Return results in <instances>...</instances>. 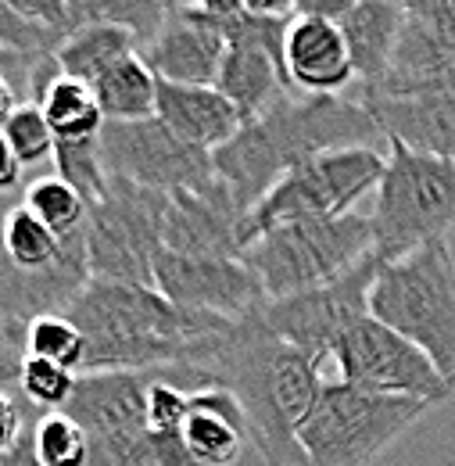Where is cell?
Instances as JSON below:
<instances>
[{"instance_id": "obj_1", "label": "cell", "mask_w": 455, "mask_h": 466, "mask_svg": "<svg viewBox=\"0 0 455 466\" xmlns=\"http://www.w3.org/2000/svg\"><path fill=\"white\" fill-rule=\"evenodd\" d=\"M86 349L79 373H147L197 366L223 345L233 319L172 305L155 288L90 280L65 309Z\"/></svg>"}, {"instance_id": "obj_2", "label": "cell", "mask_w": 455, "mask_h": 466, "mask_svg": "<svg viewBox=\"0 0 455 466\" xmlns=\"http://www.w3.org/2000/svg\"><path fill=\"white\" fill-rule=\"evenodd\" d=\"M212 388L237 399L248 420L251 449L266 466H305L298 427L312 409L323 370L305 351L273 338L258 323V309L233 323L223 345L194 366Z\"/></svg>"}, {"instance_id": "obj_3", "label": "cell", "mask_w": 455, "mask_h": 466, "mask_svg": "<svg viewBox=\"0 0 455 466\" xmlns=\"http://www.w3.org/2000/svg\"><path fill=\"white\" fill-rule=\"evenodd\" d=\"M373 140L384 137L359 101L287 94L269 112L237 129V137L212 155V169L248 216L305 158L341 147H373Z\"/></svg>"}, {"instance_id": "obj_4", "label": "cell", "mask_w": 455, "mask_h": 466, "mask_svg": "<svg viewBox=\"0 0 455 466\" xmlns=\"http://www.w3.org/2000/svg\"><path fill=\"white\" fill-rule=\"evenodd\" d=\"M369 316L412 341L455 384V258L449 240L380 262L369 288Z\"/></svg>"}, {"instance_id": "obj_5", "label": "cell", "mask_w": 455, "mask_h": 466, "mask_svg": "<svg viewBox=\"0 0 455 466\" xmlns=\"http://www.w3.org/2000/svg\"><path fill=\"white\" fill-rule=\"evenodd\" d=\"M369 230L380 262L449 240L455 230V162L388 144V166L373 190Z\"/></svg>"}, {"instance_id": "obj_6", "label": "cell", "mask_w": 455, "mask_h": 466, "mask_svg": "<svg viewBox=\"0 0 455 466\" xmlns=\"http://www.w3.org/2000/svg\"><path fill=\"white\" fill-rule=\"evenodd\" d=\"M427 402L373 395L344 380H323L298 427L305 466H369L388 445L427 416Z\"/></svg>"}, {"instance_id": "obj_7", "label": "cell", "mask_w": 455, "mask_h": 466, "mask_svg": "<svg viewBox=\"0 0 455 466\" xmlns=\"http://www.w3.org/2000/svg\"><path fill=\"white\" fill-rule=\"evenodd\" d=\"M369 255H377L369 216L348 212L338 219L277 227L255 237L240 258L258 277L266 298H290L341 280L344 273L362 266Z\"/></svg>"}, {"instance_id": "obj_8", "label": "cell", "mask_w": 455, "mask_h": 466, "mask_svg": "<svg viewBox=\"0 0 455 466\" xmlns=\"http://www.w3.org/2000/svg\"><path fill=\"white\" fill-rule=\"evenodd\" d=\"M384 166H388V155H380L377 147H341V151H323L305 158L244 216V227H240L244 248L255 237L287 223L338 219L355 212V205L377 190Z\"/></svg>"}, {"instance_id": "obj_9", "label": "cell", "mask_w": 455, "mask_h": 466, "mask_svg": "<svg viewBox=\"0 0 455 466\" xmlns=\"http://www.w3.org/2000/svg\"><path fill=\"white\" fill-rule=\"evenodd\" d=\"M169 194L108 176V190L86 212L90 280L155 288V258L162 251V219Z\"/></svg>"}, {"instance_id": "obj_10", "label": "cell", "mask_w": 455, "mask_h": 466, "mask_svg": "<svg viewBox=\"0 0 455 466\" xmlns=\"http://www.w3.org/2000/svg\"><path fill=\"white\" fill-rule=\"evenodd\" d=\"M377 273H380V258L369 255L362 266L344 273L341 280L290 298H266L258 305V323L273 338L316 359L323 380H334V349L359 319L369 316V288Z\"/></svg>"}, {"instance_id": "obj_11", "label": "cell", "mask_w": 455, "mask_h": 466, "mask_svg": "<svg viewBox=\"0 0 455 466\" xmlns=\"http://www.w3.org/2000/svg\"><path fill=\"white\" fill-rule=\"evenodd\" d=\"M334 380L373 395L420 399L427 406H441L455 395V384L391 327L373 316L359 319L334 349Z\"/></svg>"}, {"instance_id": "obj_12", "label": "cell", "mask_w": 455, "mask_h": 466, "mask_svg": "<svg viewBox=\"0 0 455 466\" xmlns=\"http://www.w3.org/2000/svg\"><path fill=\"white\" fill-rule=\"evenodd\" d=\"M101 158H105L108 176L129 179L158 194L187 190L216 176L212 155L187 147L155 116L140 118V122H105Z\"/></svg>"}, {"instance_id": "obj_13", "label": "cell", "mask_w": 455, "mask_h": 466, "mask_svg": "<svg viewBox=\"0 0 455 466\" xmlns=\"http://www.w3.org/2000/svg\"><path fill=\"white\" fill-rule=\"evenodd\" d=\"M227 25V58L219 68L216 90L233 101V108L248 118L269 112L280 97L294 94L284 65L287 18L266 15H237Z\"/></svg>"}, {"instance_id": "obj_14", "label": "cell", "mask_w": 455, "mask_h": 466, "mask_svg": "<svg viewBox=\"0 0 455 466\" xmlns=\"http://www.w3.org/2000/svg\"><path fill=\"white\" fill-rule=\"evenodd\" d=\"M155 291L179 309L212 312L233 323H240L266 301L258 277L244 266V258H201L176 255L166 248L155 258Z\"/></svg>"}, {"instance_id": "obj_15", "label": "cell", "mask_w": 455, "mask_h": 466, "mask_svg": "<svg viewBox=\"0 0 455 466\" xmlns=\"http://www.w3.org/2000/svg\"><path fill=\"white\" fill-rule=\"evenodd\" d=\"M244 212L237 208L233 194L219 176L172 190L162 219V248L176 255H201V258H240L244 255Z\"/></svg>"}, {"instance_id": "obj_16", "label": "cell", "mask_w": 455, "mask_h": 466, "mask_svg": "<svg viewBox=\"0 0 455 466\" xmlns=\"http://www.w3.org/2000/svg\"><path fill=\"white\" fill-rule=\"evenodd\" d=\"M140 55L166 83L216 86L227 58V25L187 4L162 22V29L140 47Z\"/></svg>"}, {"instance_id": "obj_17", "label": "cell", "mask_w": 455, "mask_h": 466, "mask_svg": "<svg viewBox=\"0 0 455 466\" xmlns=\"http://www.w3.org/2000/svg\"><path fill=\"white\" fill-rule=\"evenodd\" d=\"M359 105L373 116L388 144H401L416 155L455 162V83L423 94H359Z\"/></svg>"}, {"instance_id": "obj_18", "label": "cell", "mask_w": 455, "mask_h": 466, "mask_svg": "<svg viewBox=\"0 0 455 466\" xmlns=\"http://www.w3.org/2000/svg\"><path fill=\"white\" fill-rule=\"evenodd\" d=\"M284 65L294 94H305V97H316V94L341 97V90L355 79L341 25L319 22V18H298V15L287 18Z\"/></svg>"}, {"instance_id": "obj_19", "label": "cell", "mask_w": 455, "mask_h": 466, "mask_svg": "<svg viewBox=\"0 0 455 466\" xmlns=\"http://www.w3.org/2000/svg\"><path fill=\"white\" fill-rule=\"evenodd\" d=\"M155 118L187 147H197L205 155H216L244 126V116L233 108L229 97H223V90L183 86V83H166V79H158Z\"/></svg>"}, {"instance_id": "obj_20", "label": "cell", "mask_w": 455, "mask_h": 466, "mask_svg": "<svg viewBox=\"0 0 455 466\" xmlns=\"http://www.w3.org/2000/svg\"><path fill=\"white\" fill-rule=\"evenodd\" d=\"M248 420L237 399L223 388L190 391V406L183 420V449L190 466H237L248 452Z\"/></svg>"}, {"instance_id": "obj_21", "label": "cell", "mask_w": 455, "mask_h": 466, "mask_svg": "<svg viewBox=\"0 0 455 466\" xmlns=\"http://www.w3.org/2000/svg\"><path fill=\"white\" fill-rule=\"evenodd\" d=\"M401 22L405 15L399 0H355V7L341 18L344 47L355 68V79L362 86H373L388 76Z\"/></svg>"}, {"instance_id": "obj_22", "label": "cell", "mask_w": 455, "mask_h": 466, "mask_svg": "<svg viewBox=\"0 0 455 466\" xmlns=\"http://www.w3.org/2000/svg\"><path fill=\"white\" fill-rule=\"evenodd\" d=\"M97 105L105 112V122H140L155 116L158 105V76L144 61L140 51L108 65L94 83Z\"/></svg>"}, {"instance_id": "obj_23", "label": "cell", "mask_w": 455, "mask_h": 466, "mask_svg": "<svg viewBox=\"0 0 455 466\" xmlns=\"http://www.w3.org/2000/svg\"><path fill=\"white\" fill-rule=\"evenodd\" d=\"M133 51H140V44L129 29L108 25V22H86V25H72L61 36V44L55 47V65L61 76L94 83L108 65Z\"/></svg>"}, {"instance_id": "obj_24", "label": "cell", "mask_w": 455, "mask_h": 466, "mask_svg": "<svg viewBox=\"0 0 455 466\" xmlns=\"http://www.w3.org/2000/svg\"><path fill=\"white\" fill-rule=\"evenodd\" d=\"M36 105L47 118L55 140H94L105 129V112L97 105V94L83 79L57 76Z\"/></svg>"}, {"instance_id": "obj_25", "label": "cell", "mask_w": 455, "mask_h": 466, "mask_svg": "<svg viewBox=\"0 0 455 466\" xmlns=\"http://www.w3.org/2000/svg\"><path fill=\"white\" fill-rule=\"evenodd\" d=\"M65 240L47 230L25 205H15L0 219V262L15 273H47L57 266Z\"/></svg>"}, {"instance_id": "obj_26", "label": "cell", "mask_w": 455, "mask_h": 466, "mask_svg": "<svg viewBox=\"0 0 455 466\" xmlns=\"http://www.w3.org/2000/svg\"><path fill=\"white\" fill-rule=\"evenodd\" d=\"M72 25H86V22H108V25H122L136 36V44L144 47L162 22L172 11L194 4V0H65Z\"/></svg>"}, {"instance_id": "obj_27", "label": "cell", "mask_w": 455, "mask_h": 466, "mask_svg": "<svg viewBox=\"0 0 455 466\" xmlns=\"http://www.w3.org/2000/svg\"><path fill=\"white\" fill-rule=\"evenodd\" d=\"M55 176L65 179L83 201L86 208L97 205L108 190V169L101 158V137L94 140H55Z\"/></svg>"}, {"instance_id": "obj_28", "label": "cell", "mask_w": 455, "mask_h": 466, "mask_svg": "<svg viewBox=\"0 0 455 466\" xmlns=\"http://www.w3.org/2000/svg\"><path fill=\"white\" fill-rule=\"evenodd\" d=\"M22 205L61 240L83 230L86 227V212H90L86 201L65 179H57V176H44V179L29 183Z\"/></svg>"}, {"instance_id": "obj_29", "label": "cell", "mask_w": 455, "mask_h": 466, "mask_svg": "<svg viewBox=\"0 0 455 466\" xmlns=\"http://www.w3.org/2000/svg\"><path fill=\"white\" fill-rule=\"evenodd\" d=\"M83 349H86V341L65 312H47V316H36L33 323H25L22 351L33 359H47V362H57V366L79 373Z\"/></svg>"}, {"instance_id": "obj_30", "label": "cell", "mask_w": 455, "mask_h": 466, "mask_svg": "<svg viewBox=\"0 0 455 466\" xmlns=\"http://www.w3.org/2000/svg\"><path fill=\"white\" fill-rule=\"evenodd\" d=\"M33 441L44 466H90V438L68 412H40Z\"/></svg>"}, {"instance_id": "obj_31", "label": "cell", "mask_w": 455, "mask_h": 466, "mask_svg": "<svg viewBox=\"0 0 455 466\" xmlns=\"http://www.w3.org/2000/svg\"><path fill=\"white\" fill-rule=\"evenodd\" d=\"M76 380H79L76 370H65L57 362L25 355L22 370H18V395L40 412H65V406L72 402Z\"/></svg>"}, {"instance_id": "obj_32", "label": "cell", "mask_w": 455, "mask_h": 466, "mask_svg": "<svg viewBox=\"0 0 455 466\" xmlns=\"http://www.w3.org/2000/svg\"><path fill=\"white\" fill-rule=\"evenodd\" d=\"M86 438H90V466H158L144 423L86 431Z\"/></svg>"}, {"instance_id": "obj_33", "label": "cell", "mask_w": 455, "mask_h": 466, "mask_svg": "<svg viewBox=\"0 0 455 466\" xmlns=\"http://www.w3.org/2000/svg\"><path fill=\"white\" fill-rule=\"evenodd\" d=\"M0 133L7 137L11 151L18 155V162H22L25 169H29V166H40V162H47V158H55V133H51L47 118L40 112V105H33V101H22V105L15 108V116L4 122Z\"/></svg>"}, {"instance_id": "obj_34", "label": "cell", "mask_w": 455, "mask_h": 466, "mask_svg": "<svg viewBox=\"0 0 455 466\" xmlns=\"http://www.w3.org/2000/svg\"><path fill=\"white\" fill-rule=\"evenodd\" d=\"M61 44V36L25 22L11 4L0 0V51L4 55H22V58H44L55 55V47Z\"/></svg>"}, {"instance_id": "obj_35", "label": "cell", "mask_w": 455, "mask_h": 466, "mask_svg": "<svg viewBox=\"0 0 455 466\" xmlns=\"http://www.w3.org/2000/svg\"><path fill=\"white\" fill-rule=\"evenodd\" d=\"M36 416H40V409L29 406L18 395V388H0V456L22 441V434L36 423Z\"/></svg>"}, {"instance_id": "obj_36", "label": "cell", "mask_w": 455, "mask_h": 466, "mask_svg": "<svg viewBox=\"0 0 455 466\" xmlns=\"http://www.w3.org/2000/svg\"><path fill=\"white\" fill-rule=\"evenodd\" d=\"M401 15L455 40V0H399Z\"/></svg>"}, {"instance_id": "obj_37", "label": "cell", "mask_w": 455, "mask_h": 466, "mask_svg": "<svg viewBox=\"0 0 455 466\" xmlns=\"http://www.w3.org/2000/svg\"><path fill=\"white\" fill-rule=\"evenodd\" d=\"M4 4H11L25 22L44 25V29H51L57 36H65L72 29V15H68L65 0H4Z\"/></svg>"}, {"instance_id": "obj_38", "label": "cell", "mask_w": 455, "mask_h": 466, "mask_svg": "<svg viewBox=\"0 0 455 466\" xmlns=\"http://www.w3.org/2000/svg\"><path fill=\"white\" fill-rule=\"evenodd\" d=\"M351 7H355V0H294L298 18H319V22H334V25H341V18Z\"/></svg>"}, {"instance_id": "obj_39", "label": "cell", "mask_w": 455, "mask_h": 466, "mask_svg": "<svg viewBox=\"0 0 455 466\" xmlns=\"http://www.w3.org/2000/svg\"><path fill=\"white\" fill-rule=\"evenodd\" d=\"M22 173H25V166L18 162V155L11 151V144H7V137L0 133V194H7V190H15V187L22 183Z\"/></svg>"}, {"instance_id": "obj_40", "label": "cell", "mask_w": 455, "mask_h": 466, "mask_svg": "<svg viewBox=\"0 0 455 466\" xmlns=\"http://www.w3.org/2000/svg\"><path fill=\"white\" fill-rule=\"evenodd\" d=\"M40 420V416H36ZM33 431H36V423L22 434V441L11 449V452H4L0 456V466H44L40 463V456H36V441H33Z\"/></svg>"}, {"instance_id": "obj_41", "label": "cell", "mask_w": 455, "mask_h": 466, "mask_svg": "<svg viewBox=\"0 0 455 466\" xmlns=\"http://www.w3.org/2000/svg\"><path fill=\"white\" fill-rule=\"evenodd\" d=\"M248 15H266V18H290L294 0H244Z\"/></svg>"}, {"instance_id": "obj_42", "label": "cell", "mask_w": 455, "mask_h": 466, "mask_svg": "<svg viewBox=\"0 0 455 466\" xmlns=\"http://www.w3.org/2000/svg\"><path fill=\"white\" fill-rule=\"evenodd\" d=\"M194 7H201L205 15H212L219 22H229L237 15H244V0H194Z\"/></svg>"}, {"instance_id": "obj_43", "label": "cell", "mask_w": 455, "mask_h": 466, "mask_svg": "<svg viewBox=\"0 0 455 466\" xmlns=\"http://www.w3.org/2000/svg\"><path fill=\"white\" fill-rule=\"evenodd\" d=\"M22 105V97H18V90H15V83L0 72V129H4V122L15 116V108Z\"/></svg>"}, {"instance_id": "obj_44", "label": "cell", "mask_w": 455, "mask_h": 466, "mask_svg": "<svg viewBox=\"0 0 455 466\" xmlns=\"http://www.w3.org/2000/svg\"><path fill=\"white\" fill-rule=\"evenodd\" d=\"M0 345H7V349H15V345H11V341H7V338H4V334H0Z\"/></svg>"}]
</instances>
